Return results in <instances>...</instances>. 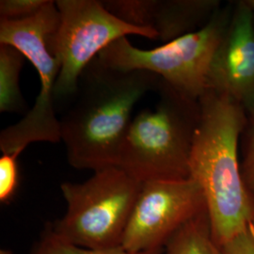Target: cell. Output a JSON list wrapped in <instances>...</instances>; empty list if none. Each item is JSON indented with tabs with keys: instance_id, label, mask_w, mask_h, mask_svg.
Segmentation results:
<instances>
[{
	"instance_id": "obj_1",
	"label": "cell",
	"mask_w": 254,
	"mask_h": 254,
	"mask_svg": "<svg viewBox=\"0 0 254 254\" xmlns=\"http://www.w3.org/2000/svg\"><path fill=\"white\" fill-rule=\"evenodd\" d=\"M159 82L154 73L118 71L94 59L82 72L72 106L60 118L69 164L93 172L117 167L134 109Z\"/></svg>"
},
{
	"instance_id": "obj_2",
	"label": "cell",
	"mask_w": 254,
	"mask_h": 254,
	"mask_svg": "<svg viewBox=\"0 0 254 254\" xmlns=\"http://www.w3.org/2000/svg\"><path fill=\"white\" fill-rule=\"evenodd\" d=\"M199 104L190 177L204 194L212 236L221 248L254 221V194L244 181L237 154L248 117L242 105L213 91H205Z\"/></svg>"
},
{
	"instance_id": "obj_3",
	"label": "cell",
	"mask_w": 254,
	"mask_h": 254,
	"mask_svg": "<svg viewBox=\"0 0 254 254\" xmlns=\"http://www.w3.org/2000/svg\"><path fill=\"white\" fill-rule=\"evenodd\" d=\"M156 91L154 109H143L132 120L117 167L142 183L190 178L199 101L183 96L162 79Z\"/></svg>"
},
{
	"instance_id": "obj_4",
	"label": "cell",
	"mask_w": 254,
	"mask_h": 254,
	"mask_svg": "<svg viewBox=\"0 0 254 254\" xmlns=\"http://www.w3.org/2000/svg\"><path fill=\"white\" fill-rule=\"evenodd\" d=\"M141 186L142 182L115 166L94 172L83 183H63L67 211L51 224L55 233L87 249L122 248Z\"/></svg>"
},
{
	"instance_id": "obj_5",
	"label": "cell",
	"mask_w": 254,
	"mask_h": 254,
	"mask_svg": "<svg viewBox=\"0 0 254 254\" xmlns=\"http://www.w3.org/2000/svg\"><path fill=\"white\" fill-rule=\"evenodd\" d=\"M59 23L60 12L52 0L31 18L0 20V45L14 46L21 51L36 69L41 83L33 108L18 123L2 130V154H21L34 142L62 141L61 123L57 117L55 102V88L62 64L47 46L48 37L54 33Z\"/></svg>"
},
{
	"instance_id": "obj_6",
	"label": "cell",
	"mask_w": 254,
	"mask_h": 254,
	"mask_svg": "<svg viewBox=\"0 0 254 254\" xmlns=\"http://www.w3.org/2000/svg\"><path fill=\"white\" fill-rule=\"evenodd\" d=\"M232 6L218 9L207 24L153 49L133 46L127 37L104 49L98 59L114 70L156 74L183 96L199 101L206 91V76L216 49L232 18Z\"/></svg>"
},
{
	"instance_id": "obj_7",
	"label": "cell",
	"mask_w": 254,
	"mask_h": 254,
	"mask_svg": "<svg viewBox=\"0 0 254 254\" xmlns=\"http://www.w3.org/2000/svg\"><path fill=\"white\" fill-rule=\"evenodd\" d=\"M60 23L48 37L51 54L62 64L56 88L57 105L73 101L82 72L112 43L128 35L158 39L153 28L131 26L117 18L100 0H57Z\"/></svg>"
},
{
	"instance_id": "obj_8",
	"label": "cell",
	"mask_w": 254,
	"mask_h": 254,
	"mask_svg": "<svg viewBox=\"0 0 254 254\" xmlns=\"http://www.w3.org/2000/svg\"><path fill=\"white\" fill-rule=\"evenodd\" d=\"M206 210L204 194L192 177L143 182L122 248L131 254L162 252L177 231Z\"/></svg>"
},
{
	"instance_id": "obj_9",
	"label": "cell",
	"mask_w": 254,
	"mask_h": 254,
	"mask_svg": "<svg viewBox=\"0 0 254 254\" xmlns=\"http://www.w3.org/2000/svg\"><path fill=\"white\" fill-rule=\"evenodd\" d=\"M206 91L226 95L247 112L254 106V15L247 1L235 5L209 66Z\"/></svg>"
},
{
	"instance_id": "obj_10",
	"label": "cell",
	"mask_w": 254,
	"mask_h": 254,
	"mask_svg": "<svg viewBox=\"0 0 254 254\" xmlns=\"http://www.w3.org/2000/svg\"><path fill=\"white\" fill-rule=\"evenodd\" d=\"M215 0H151L146 27L155 30L163 44L194 32L219 9Z\"/></svg>"
},
{
	"instance_id": "obj_11",
	"label": "cell",
	"mask_w": 254,
	"mask_h": 254,
	"mask_svg": "<svg viewBox=\"0 0 254 254\" xmlns=\"http://www.w3.org/2000/svg\"><path fill=\"white\" fill-rule=\"evenodd\" d=\"M26 57L14 46L0 45V112H26L20 88V73Z\"/></svg>"
},
{
	"instance_id": "obj_12",
	"label": "cell",
	"mask_w": 254,
	"mask_h": 254,
	"mask_svg": "<svg viewBox=\"0 0 254 254\" xmlns=\"http://www.w3.org/2000/svg\"><path fill=\"white\" fill-rule=\"evenodd\" d=\"M166 254H222L213 239L207 210L177 231L166 245Z\"/></svg>"
},
{
	"instance_id": "obj_13",
	"label": "cell",
	"mask_w": 254,
	"mask_h": 254,
	"mask_svg": "<svg viewBox=\"0 0 254 254\" xmlns=\"http://www.w3.org/2000/svg\"><path fill=\"white\" fill-rule=\"evenodd\" d=\"M161 252L131 254L123 248L112 250H91L74 245L56 234L51 224H47L31 254H160Z\"/></svg>"
},
{
	"instance_id": "obj_14",
	"label": "cell",
	"mask_w": 254,
	"mask_h": 254,
	"mask_svg": "<svg viewBox=\"0 0 254 254\" xmlns=\"http://www.w3.org/2000/svg\"><path fill=\"white\" fill-rule=\"evenodd\" d=\"M19 154H3L0 157V201L13 199L19 185Z\"/></svg>"
},
{
	"instance_id": "obj_15",
	"label": "cell",
	"mask_w": 254,
	"mask_h": 254,
	"mask_svg": "<svg viewBox=\"0 0 254 254\" xmlns=\"http://www.w3.org/2000/svg\"><path fill=\"white\" fill-rule=\"evenodd\" d=\"M49 0H1L0 20L20 21L38 14Z\"/></svg>"
},
{
	"instance_id": "obj_16",
	"label": "cell",
	"mask_w": 254,
	"mask_h": 254,
	"mask_svg": "<svg viewBox=\"0 0 254 254\" xmlns=\"http://www.w3.org/2000/svg\"><path fill=\"white\" fill-rule=\"evenodd\" d=\"M222 254H254V221L220 248Z\"/></svg>"
},
{
	"instance_id": "obj_17",
	"label": "cell",
	"mask_w": 254,
	"mask_h": 254,
	"mask_svg": "<svg viewBox=\"0 0 254 254\" xmlns=\"http://www.w3.org/2000/svg\"><path fill=\"white\" fill-rule=\"evenodd\" d=\"M248 122L243 132L244 162L254 159V106L248 112Z\"/></svg>"
},
{
	"instance_id": "obj_18",
	"label": "cell",
	"mask_w": 254,
	"mask_h": 254,
	"mask_svg": "<svg viewBox=\"0 0 254 254\" xmlns=\"http://www.w3.org/2000/svg\"><path fill=\"white\" fill-rule=\"evenodd\" d=\"M242 175L247 187L254 194V159L243 162Z\"/></svg>"
},
{
	"instance_id": "obj_19",
	"label": "cell",
	"mask_w": 254,
	"mask_h": 254,
	"mask_svg": "<svg viewBox=\"0 0 254 254\" xmlns=\"http://www.w3.org/2000/svg\"><path fill=\"white\" fill-rule=\"evenodd\" d=\"M246 1H247V3L249 4V6L251 7V9L253 10L254 15V0H246Z\"/></svg>"
},
{
	"instance_id": "obj_20",
	"label": "cell",
	"mask_w": 254,
	"mask_h": 254,
	"mask_svg": "<svg viewBox=\"0 0 254 254\" xmlns=\"http://www.w3.org/2000/svg\"><path fill=\"white\" fill-rule=\"evenodd\" d=\"M0 254H11V252H10V251H8V250H1V252H0Z\"/></svg>"
}]
</instances>
